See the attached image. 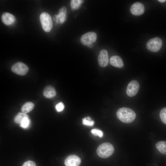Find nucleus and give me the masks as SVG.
<instances>
[{"label":"nucleus","instance_id":"nucleus-3","mask_svg":"<svg viewBox=\"0 0 166 166\" xmlns=\"http://www.w3.org/2000/svg\"><path fill=\"white\" fill-rule=\"evenodd\" d=\"M40 20L43 30L46 32L50 31L53 27L51 16L47 13L43 12L40 16Z\"/></svg>","mask_w":166,"mask_h":166},{"label":"nucleus","instance_id":"nucleus-18","mask_svg":"<svg viewBox=\"0 0 166 166\" xmlns=\"http://www.w3.org/2000/svg\"><path fill=\"white\" fill-rule=\"evenodd\" d=\"M84 2L81 0H72L71 1L70 6L73 10L78 9L81 4Z\"/></svg>","mask_w":166,"mask_h":166},{"label":"nucleus","instance_id":"nucleus-6","mask_svg":"<svg viewBox=\"0 0 166 166\" xmlns=\"http://www.w3.org/2000/svg\"><path fill=\"white\" fill-rule=\"evenodd\" d=\"M97 34L95 32H89L83 35L81 38L82 43L85 45L93 44L97 39Z\"/></svg>","mask_w":166,"mask_h":166},{"label":"nucleus","instance_id":"nucleus-14","mask_svg":"<svg viewBox=\"0 0 166 166\" xmlns=\"http://www.w3.org/2000/svg\"><path fill=\"white\" fill-rule=\"evenodd\" d=\"M109 62L112 66L119 68H122L124 65L121 58L118 56H112L110 59Z\"/></svg>","mask_w":166,"mask_h":166},{"label":"nucleus","instance_id":"nucleus-15","mask_svg":"<svg viewBox=\"0 0 166 166\" xmlns=\"http://www.w3.org/2000/svg\"><path fill=\"white\" fill-rule=\"evenodd\" d=\"M156 147L160 153L164 155L166 154V141H159L156 144Z\"/></svg>","mask_w":166,"mask_h":166},{"label":"nucleus","instance_id":"nucleus-26","mask_svg":"<svg viewBox=\"0 0 166 166\" xmlns=\"http://www.w3.org/2000/svg\"><path fill=\"white\" fill-rule=\"evenodd\" d=\"M158 1L161 3H163V2H165L166 1V0H158Z\"/></svg>","mask_w":166,"mask_h":166},{"label":"nucleus","instance_id":"nucleus-13","mask_svg":"<svg viewBox=\"0 0 166 166\" xmlns=\"http://www.w3.org/2000/svg\"><path fill=\"white\" fill-rule=\"evenodd\" d=\"M1 19L3 23L8 26L12 25L15 21L14 16L11 14L7 12L4 13L2 14Z\"/></svg>","mask_w":166,"mask_h":166},{"label":"nucleus","instance_id":"nucleus-12","mask_svg":"<svg viewBox=\"0 0 166 166\" xmlns=\"http://www.w3.org/2000/svg\"><path fill=\"white\" fill-rule=\"evenodd\" d=\"M44 96L47 98H52L54 97L56 95V92L54 88L51 85L45 86L43 90Z\"/></svg>","mask_w":166,"mask_h":166},{"label":"nucleus","instance_id":"nucleus-19","mask_svg":"<svg viewBox=\"0 0 166 166\" xmlns=\"http://www.w3.org/2000/svg\"><path fill=\"white\" fill-rule=\"evenodd\" d=\"M82 122L83 124L89 126H93L94 124V121L92 120L89 117L83 118Z\"/></svg>","mask_w":166,"mask_h":166},{"label":"nucleus","instance_id":"nucleus-10","mask_svg":"<svg viewBox=\"0 0 166 166\" xmlns=\"http://www.w3.org/2000/svg\"><path fill=\"white\" fill-rule=\"evenodd\" d=\"M81 162V160L78 156L71 155L65 159L64 164L65 166H79Z\"/></svg>","mask_w":166,"mask_h":166},{"label":"nucleus","instance_id":"nucleus-24","mask_svg":"<svg viewBox=\"0 0 166 166\" xmlns=\"http://www.w3.org/2000/svg\"><path fill=\"white\" fill-rule=\"evenodd\" d=\"M22 166H36V165L34 162L28 160L25 162Z\"/></svg>","mask_w":166,"mask_h":166},{"label":"nucleus","instance_id":"nucleus-7","mask_svg":"<svg viewBox=\"0 0 166 166\" xmlns=\"http://www.w3.org/2000/svg\"><path fill=\"white\" fill-rule=\"evenodd\" d=\"M140 88L139 83L136 81H132L127 88L126 93L128 96L132 97L135 96L138 91Z\"/></svg>","mask_w":166,"mask_h":166},{"label":"nucleus","instance_id":"nucleus-16","mask_svg":"<svg viewBox=\"0 0 166 166\" xmlns=\"http://www.w3.org/2000/svg\"><path fill=\"white\" fill-rule=\"evenodd\" d=\"M34 106V104L32 102H27L24 104L21 108V111L23 113H26L31 111Z\"/></svg>","mask_w":166,"mask_h":166},{"label":"nucleus","instance_id":"nucleus-17","mask_svg":"<svg viewBox=\"0 0 166 166\" xmlns=\"http://www.w3.org/2000/svg\"><path fill=\"white\" fill-rule=\"evenodd\" d=\"M26 117H28V116L24 113H18L14 118V121L18 124H20L23 120Z\"/></svg>","mask_w":166,"mask_h":166},{"label":"nucleus","instance_id":"nucleus-2","mask_svg":"<svg viewBox=\"0 0 166 166\" xmlns=\"http://www.w3.org/2000/svg\"><path fill=\"white\" fill-rule=\"evenodd\" d=\"M114 150V147L111 144L105 142L102 144L98 147L97 152L100 157L106 158L112 155Z\"/></svg>","mask_w":166,"mask_h":166},{"label":"nucleus","instance_id":"nucleus-5","mask_svg":"<svg viewBox=\"0 0 166 166\" xmlns=\"http://www.w3.org/2000/svg\"><path fill=\"white\" fill-rule=\"evenodd\" d=\"M29 69V67L26 65L21 62L15 63L11 68V70L13 72L21 76L26 74Z\"/></svg>","mask_w":166,"mask_h":166},{"label":"nucleus","instance_id":"nucleus-4","mask_svg":"<svg viewBox=\"0 0 166 166\" xmlns=\"http://www.w3.org/2000/svg\"><path fill=\"white\" fill-rule=\"evenodd\" d=\"M162 45L161 39L158 37H156L152 38L148 41L146 44V47L149 51L156 52L160 50Z\"/></svg>","mask_w":166,"mask_h":166},{"label":"nucleus","instance_id":"nucleus-20","mask_svg":"<svg viewBox=\"0 0 166 166\" xmlns=\"http://www.w3.org/2000/svg\"><path fill=\"white\" fill-rule=\"evenodd\" d=\"M160 116L162 121L164 124H166V107L163 108L161 110Z\"/></svg>","mask_w":166,"mask_h":166},{"label":"nucleus","instance_id":"nucleus-11","mask_svg":"<svg viewBox=\"0 0 166 166\" xmlns=\"http://www.w3.org/2000/svg\"><path fill=\"white\" fill-rule=\"evenodd\" d=\"M66 7L63 6L59 9L58 14L54 15L53 19L56 23L62 24L65 22L66 18Z\"/></svg>","mask_w":166,"mask_h":166},{"label":"nucleus","instance_id":"nucleus-8","mask_svg":"<svg viewBox=\"0 0 166 166\" xmlns=\"http://www.w3.org/2000/svg\"><path fill=\"white\" fill-rule=\"evenodd\" d=\"M130 10L132 14L134 15H140L144 13V7L142 3L137 2L131 6Z\"/></svg>","mask_w":166,"mask_h":166},{"label":"nucleus","instance_id":"nucleus-1","mask_svg":"<svg viewBox=\"0 0 166 166\" xmlns=\"http://www.w3.org/2000/svg\"><path fill=\"white\" fill-rule=\"evenodd\" d=\"M117 116L118 118L122 122L129 123L134 121L136 115L134 111L131 109L123 107L117 110Z\"/></svg>","mask_w":166,"mask_h":166},{"label":"nucleus","instance_id":"nucleus-9","mask_svg":"<svg viewBox=\"0 0 166 166\" xmlns=\"http://www.w3.org/2000/svg\"><path fill=\"white\" fill-rule=\"evenodd\" d=\"M99 65L101 67L106 66L109 62L108 54L105 49H102L100 52L98 58Z\"/></svg>","mask_w":166,"mask_h":166},{"label":"nucleus","instance_id":"nucleus-23","mask_svg":"<svg viewBox=\"0 0 166 166\" xmlns=\"http://www.w3.org/2000/svg\"><path fill=\"white\" fill-rule=\"evenodd\" d=\"M64 105L61 102L57 104L55 106V108L57 111L58 112H60L62 111L64 109Z\"/></svg>","mask_w":166,"mask_h":166},{"label":"nucleus","instance_id":"nucleus-21","mask_svg":"<svg viewBox=\"0 0 166 166\" xmlns=\"http://www.w3.org/2000/svg\"><path fill=\"white\" fill-rule=\"evenodd\" d=\"M30 122V121L29 117L26 118L20 124V126L22 128H27L29 125Z\"/></svg>","mask_w":166,"mask_h":166},{"label":"nucleus","instance_id":"nucleus-25","mask_svg":"<svg viewBox=\"0 0 166 166\" xmlns=\"http://www.w3.org/2000/svg\"><path fill=\"white\" fill-rule=\"evenodd\" d=\"M87 46L90 48H92L93 47V44H89Z\"/></svg>","mask_w":166,"mask_h":166},{"label":"nucleus","instance_id":"nucleus-22","mask_svg":"<svg viewBox=\"0 0 166 166\" xmlns=\"http://www.w3.org/2000/svg\"><path fill=\"white\" fill-rule=\"evenodd\" d=\"M91 132L94 136H98L100 137H102L103 136V132L97 129H93L91 130Z\"/></svg>","mask_w":166,"mask_h":166}]
</instances>
